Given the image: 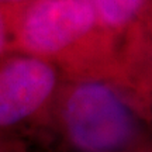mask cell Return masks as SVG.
<instances>
[{"label":"cell","mask_w":152,"mask_h":152,"mask_svg":"<svg viewBox=\"0 0 152 152\" xmlns=\"http://www.w3.org/2000/svg\"><path fill=\"white\" fill-rule=\"evenodd\" d=\"M66 138L80 152L130 151L138 137V120L124 99L103 82L76 85L62 107Z\"/></svg>","instance_id":"cell-1"},{"label":"cell","mask_w":152,"mask_h":152,"mask_svg":"<svg viewBox=\"0 0 152 152\" xmlns=\"http://www.w3.org/2000/svg\"><path fill=\"white\" fill-rule=\"evenodd\" d=\"M97 20L93 0H37L23 17L18 39L33 56L59 55L86 37Z\"/></svg>","instance_id":"cell-2"},{"label":"cell","mask_w":152,"mask_h":152,"mask_svg":"<svg viewBox=\"0 0 152 152\" xmlns=\"http://www.w3.org/2000/svg\"><path fill=\"white\" fill-rule=\"evenodd\" d=\"M56 72L38 56H20L0 65V128L30 118L48 102Z\"/></svg>","instance_id":"cell-3"},{"label":"cell","mask_w":152,"mask_h":152,"mask_svg":"<svg viewBox=\"0 0 152 152\" xmlns=\"http://www.w3.org/2000/svg\"><path fill=\"white\" fill-rule=\"evenodd\" d=\"M93 4L104 26L121 28L140 13L144 0H93Z\"/></svg>","instance_id":"cell-4"},{"label":"cell","mask_w":152,"mask_h":152,"mask_svg":"<svg viewBox=\"0 0 152 152\" xmlns=\"http://www.w3.org/2000/svg\"><path fill=\"white\" fill-rule=\"evenodd\" d=\"M6 44H7V28H6V23L3 17L0 14V55L3 54Z\"/></svg>","instance_id":"cell-5"},{"label":"cell","mask_w":152,"mask_h":152,"mask_svg":"<svg viewBox=\"0 0 152 152\" xmlns=\"http://www.w3.org/2000/svg\"><path fill=\"white\" fill-rule=\"evenodd\" d=\"M0 1H13V3H16V1H23V0H0Z\"/></svg>","instance_id":"cell-6"}]
</instances>
